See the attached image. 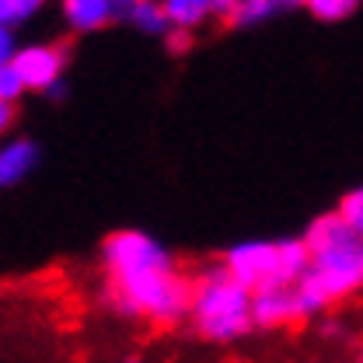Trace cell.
<instances>
[{"mask_svg":"<svg viewBox=\"0 0 363 363\" xmlns=\"http://www.w3.org/2000/svg\"><path fill=\"white\" fill-rule=\"evenodd\" d=\"M311 266L301 276L297 294L304 301L308 318L328 311L332 304L363 290V238L339 217V210H321L301 230Z\"/></svg>","mask_w":363,"mask_h":363,"instance_id":"cell-1","label":"cell"},{"mask_svg":"<svg viewBox=\"0 0 363 363\" xmlns=\"http://www.w3.org/2000/svg\"><path fill=\"white\" fill-rule=\"evenodd\" d=\"M105 304L123 318H143L154 325H182L189 321L192 279L182 276L175 266L108 279Z\"/></svg>","mask_w":363,"mask_h":363,"instance_id":"cell-2","label":"cell"},{"mask_svg":"<svg viewBox=\"0 0 363 363\" xmlns=\"http://www.w3.org/2000/svg\"><path fill=\"white\" fill-rule=\"evenodd\" d=\"M252 290L241 286L230 272L217 262L192 279V304H189V325L196 335L210 342H238L245 339L255 321H252Z\"/></svg>","mask_w":363,"mask_h":363,"instance_id":"cell-3","label":"cell"},{"mask_svg":"<svg viewBox=\"0 0 363 363\" xmlns=\"http://www.w3.org/2000/svg\"><path fill=\"white\" fill-rule=\"evenodd\" d=\"M220 266L252 294H262V290H276V286H297L301 276L311 266V252L301 234L248 238V241H234L220 255Z\"/></svg>","mask_w":363,"mask_h":363,"instance_id":"cell-4","label":"cell"},{"mask_svg":"<svg viewBox=\"0 0 363 363\" xmlns=\"http://www.w3.org/2000/svg\"><path fill=\"white\" fill-rule=\"evenodd\" d=\"M98 259H101L105 279H123V276H136V272H147V269L175 266L172 252L150 230H140V227H119V230H112L101 241Z\"/></svg>","mask_w":363,"mask_h":363,"instance_id":"cell-5","label":"cell"},{"mask_svg":"<svg viewBox=\"0 0 363 363\" xmlns=\"http://www.w3.org/2000/svg\"><path fill=\"white\" fill-rule=\"evenodd\" d=\"M14 67L25 81L28 91H43L49 98H60L67 84H63V74H67V49L56 43H35V45H21L18 56H14Z\"/></svg>","mask_w":363,"mask_h":363,"instance_id":"cell-6","label":"cell"},{"mask_svg":"<svg viewBox=\"0 0 363 363\" xmlns=\"http://www.w3.org/2000/svg\"><path fill=\"white\" fill-rule=\"evenodd\" d=\"M304 301L297 294V286H276V290H262L252 297V321L255 328H286L304 321Z\"/></svg>","mask_w":363,"mask_h":363,"instance_id":"cell-7","label":"cell"},{"mask_svg":"<svg viewBox=\"0 0 363 363\" xmlns=\"http://www.w3.org/2000/svg\"><path fill=\"white\" fill-rule=\"evenodd\" d=\"M43 161V150L28 136H7L0 143V189H14L35 175Z\"/></svg>","mask_w":363,"mask_h":363,"instance_id":"cell-8","label":"cell"},{"mask_svg":"<svg viewBox=\"0 0 363 363\" xmlns=\"http://www.w3.org/2000/svg\"><path fill=\"white\" fill-rule=\"evenodd\" d=\"M63 21L74 32H98L105 25L116 21V14L123 11L116 0H63Z\"/></svg>","mask_w":363,"mask_h":363,"instance_id":"cell-9","label":"cell"},{"mask_svg":"<svg viewBox=\"0 0 363 363\" xmlns=\"http://www.w3.org/2000/svg\"><path fill=\"white\" fill-rule=\"evenodd\" d=\"M172 32H196L199 25H206L213 18V0H161Z\"/></svg>","mask_w":363,"mask_h":363,"instance_id":"cell-10","label":"cell"},{"mask_svg":"<svg viewBox=\"0 0 363 363\" xmlns=\"http://www.w3.org/2000/svg\"><path fill=\"white\" fill-rule=\"evenodd\" d=\"M294 7H304V0H241L230 25L238 28H252V25H266L269 18H279Z\"/></svg>","mask_w":363,"mask_h":363,"instance_id":"cell-11","label":"cell"},{"mask_svg":"<svg viewBox=\"0 0 363 363\" xmlns=\"http://www.w3.org/2000/svg\"><path fill=\"white\" fill-rule=\"evenodd\" d=\"M126 18L143 35H172V21H168L161 0H140L133 7H126Z\"/></svg>","mask_w":363,"mask_h":363,"instance_id":"cell-12","label":"cell"},{"mask_svg":"<svg viewBox=\"0 0 363 363\" xmlns=\"http://www.w3.org/2000/svg\"><path fill=\"white\" fill-rule=\"evenodd\" d=\"M335 210H339V217L350 224V230H357L363 238V185H353L350 192H342L339 203H335Z\"/></svg>","mask_w":363,"mask_h":363,"instance_id":"cell-13","label":"cell"},{"mask_svg":"<svg viewBox=\"0 0 363 363\" xmlns=\"http://www.w3.org/2000/svg\"><path fill=\"white\" fill-rule=\"evenodd\" d=\"M304 7L315 14L318 21H342V18H350L360 7V0H304Z\"/></svg>","mask_w":363,"mask_h":363,"instance_id":"cell-14","label":"cell"},{"mask_svg":"<svg viewBox=\"0 0 363 363\" xmlns=\"http://www.w3.org/2000/svg\"><path fill=\"white\" fill-rule=\"evenodd\" d=\"M43 4L45 0H0V25L14 28V25L35 18V14L43 11Z\"/></svg>","mask_w":363,"mask_h":363,"instance_id":"cell-15","label":"cell"},{"mask_svg":"<svg viewBox=\"0 0 363 363\" xmlns=\"http://www.w3.org/2000/svg\"><path fill=\"white\" fill-rule=\"evenodd\" d=\"M25 94H28V88H25V81H21L18 67H14V63H4V67H0V101L18 105Z\"/></svg>","mask_w":363,"mask_h":363,"instance_id":"cell-16","label":"cell"},{"mask_svg":"<svg viewBox=\"0 0 363 363\" xmlns=\"http://www.w3.org/2000/svg\"><path fill=\"white\" fill-rule=\"evenodd\" d=\"M14 56H18V43H14V28L0 25V67H4V63H14Z\"/></svg>","mask_w":363,"mask_h":363,"instance_id":"cell-17","label":"cell"},{"mask_svg":"<svg viewBox=\"0 0 363 363\" xmlns=\"http://www.w3.org/2000/svg\"><path fill=\"white\" fill-rule=\"evenodd\" d=\"M14 123H18V105H7V101H0V143L11 136Z\"/></svg>","mask_w":363,"mask_h":363,"instance_id":"cell-18","label":"cell"},{"mask_svg":"<svg viewBox=\"0 0 363 363\" xmlns=\"http://www.w3.org/2000/svg\"><path fill=\"white\" fill-rule=\"evenodd\" d=\"M238 4L241 0H213V18H234V11H238Z\"/></svg>","mask_w":363,"mask_h":363,"instance_id":"cell-19","label":"cell"},{"mask_svg":"<svg viewBox=\"0 0 363 363\" xmlns=\"http://www.w3.org/2000/svg\"><path fill=\"white\" fill-rule=\"evenodd\" d=\"M116 4H119V7L126 11V7H133V4H140V0H116Z\"/></svg>","mask_w":363,"mask_h":363,"instance_id":"cell-20","label":"cell"},{"mask_svg":"<svg viewBox=\"0 0 363 363\" xmlns=\"http://www.w3.org/2000/svg\"><path fill=\"white\" fill-rule=\"evenodd\" d=\"M126 363H143V360H140V357H130V360H126Z\"/></svg>","mask_w":363,"mask_h":363,"instance_id":"cell-21","label":"cell"}]
</instances>
